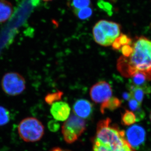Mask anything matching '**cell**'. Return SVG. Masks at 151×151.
Listing matches in <instances>:
<instances>
[{
  "label": "cell",
  "mask_w": 151,
  "mask_h": 151,
  "mask_svg": "<svg viewBox=\"0 0 151 151\" xmlns=\"http://www.w3.org/2000/svg\"><path fill=\"white\" fill-rule=\"evenodd\" d=\"M132 45L133 50L131 55L127 57L121 56L117 60L118 71L127 78L142 73L147 81H151V40L141 36Z\"/></svg>",
  "instance_id": "cell-1"
},
{
  "label": "cell",
  "mask_w": 151,
  "mask_h": 151,
  "mask_svg": "<svg viewBox=\"0 0 151 151\" xmlns=\"http://www.w3.org/2000/svg\"><path fill=\"white\" fill-rule=\"evenodd\" d=\"M93 139L114 150L127 141L125 131L112 124L109 118L100 120L97 123L96 136Z\"/></svg>",
  "instance_id": "cell-2"
},
{
  "label": "cell",
  "mask_w": 151,
  "mask_h": 151,
  "mask_svg": "<svg viewBox=\"0 0 151 151\" xmlns=\"http://www.w3.org/2000/svg\"><path fill=\"white\" fill-rule=\"evenodd\" d=\"M121 34V27L118 23L100 20L93 28V36L96 42L103 46L111 45Z\"/></svg>",
  "instance_id": "cell-3"
},
{
  "label": "cell",
  "mask_w": 151,
  "mask_h": 151,
  "mask_svg": "<svg viewBox=\"0 0 151 151\" xmlns=\"http://www.w3.org/2000/svg\"><path fill=\"white\" fill-rule=\"evenodd\" d=\"M19 135L26 142H35L44 135L42 123L34 117H27L20 122L18 127Z\"/></svg>",
  "instance_id": "cell-4"
},
{
  "label": "cell",
  "mask_w": 151,
  "mask_h": 151,
  "mask_svg": "<svg viewBox=\"0 0 151 151\" xmlns=\"http://www.w3.org/2000/svg\"><path fill=\"white\" fill-rule=\"evenodd\" d=\"M86 128V123L83 119L75 114L68 118L62 127V133L66 143L75 142L83 134Z\"/></svg>",
  "instance_id": "cell-5"
},
{
  "label": "cell",
  "mask_w": 151,
  "mask_h": 151,
  "mask_svg": "<svg viewBox=\"0 0 151 151\" xmlns=\"http://www.w3.org/2000/svg\"><path fill=\"white\" fill-rule=\"evenodd\" d=\"M1 84L3 91L10 96L20 95L26 89L25 79L16 72H9L4 75Z\"/></svg>",
  "instance_id": "cell-6"
},
{
  "label": "cell",
  "mask_w": 151,
  "mask_h": 151,
  "mask_svg": "<svg viewBox=\"0 0 151 151\" xmlns=\"http://www.w3.org/2000/svg\"><path fill=\"white\" fill-rule=\"evenodd\" d=\"M113 91L110 84L105 81H99L91 87L90 94L94 103L102 104L111 98Z\"/></svg>",
  "instance_id": "cell-7"
},
{
  "label": "cell",
  "mask_w": 151,
  "mask_h": 151,
  "mask_svg": "<svg viewBox=\"0 0 151 151\" xmlns=\"http://www.w3.org/2000/svg\"><path fill=\"white\" fill-rule=\"evenodd\" d=\"M145 130L141 126L134 125L129 128L126 132L127 142L134 150L142 145L146 140Z\"/></svg>",
  "instance_id": "cell-8"
},
{
  "label": "cell",
  "mask_w": 151,
  "mask_h": 151,
  "mask_svg": "<svg viewBox=\"0 0 151 151\" xmlns=\"http://www.w3.org/2000/svg\"><path fill=\"white\" fill-rule=\"evenodd\" d=\"M50 111L55 120L64 121L67 120L70 116V108L66 102L58 101L52 104Z\"/></svg>",
  "instance_id": "cell-9"
},
{
  "label": "cell",
  "mask_w": 151,
  "mask_h": 151,
  "mask_svg": "<svg viewBox=\"0 0 151 151\" xmlns=\"http://www.w3.org/2000/svg\"><path fill=\"white\" fill-rule=\"evenodd\" d=\"M73 111L78 117L83 119H88L93 114V105L88 100L79 99L74 103Z\"/></svg>",
  "instance_id": "cell-10"
},
{
  "label": "cell",
  "mask_w": 151,
  "mask_h": 151,
  "mask_svg": "<svg viewBox=\"0 0 151 151\" xmlns=\"http://www.w3.org/2000/svg\"><path fill=\"white\" fill-rule=\"evenodd\" d=\"M129 90L132 98L141 105L145 95L151 92V87H141L130 84L129 86Z\"/></svg>",
  "instance_id": "cell-11"
},
{
  "label": "cell",
  "mask_w": 151,
  "mask_h": 151,
  "mask_svg": "<svg viewBox=\"0 0 151 151\" xmlns=\"http://www.w3.org/2000/svg\"><path fill=\"white\" fill-rule=\"evenodd\" d=\"M13 12V7L6 0H0V23H4L10 18Z\"/></svg>",
  "instance_id": "cell-12"
},
{
  "label": "cell",
  "mask_w": 151,
  "mask_h": 151,
  "mask_svg": "<svg viewBox=\"0 0 151 151\" xmlns=\"http://www.w3.org/2000/svg\"><path fill=\"white\" fill-rule=\"evenodd\" d=\"M129 107L132 111L134 113L137 118V122L141 121L144 118L145 114L144 110L141 108V104L134 99H130L128 101Z\"/></svg>",
  "instance_id": "cell-13"
},
{
  "label": "cell",
  "mask_w": 151,
  "mask_h": 151,
  "mask_svg": "<svg viewBox=\"0 0 151 151\" xmlns=\"http://www.w3.org/2000/svg\"><path fill=\"white\" fill-rule=\"evenodd\" d=\"M121 104L122 102L119 99L116 97H111L101 104L100 111L102 114H104L106 110L113 111L120 107Z\"/></svg>",
  "instance_id": "cell-14"
},
{
  "label": "cell",
  "mask_w": 151,
  "mask_h": 151,
  "mask_svg": "<svg viewBox=\"0 0 151 151\" xmlns=\"http://www.w3.org/2000/svg\"><path fill=\"white\" fill-rule=\"evenodd\" d=\"M130 84L141 87H147L150 86L147 83V78L145 76L141 73H137L130 78Z\"/></svg>",
  "instance_id": "cell-15"
},
{
  "label": "cell",
  "mask_w": 151,
  "mask_h": 151,
  "mask_svg": "<svg viewBox=\"0 0 151 151\" xmlns=\"http://www.w3.org/2000/svg\"><path fill=\"white\" fill-rule=\"evenodd\" d=\"M132 44V40L128 36L124 34H120L119 36L114 40L111 44L113 49L119 50L121 47L126 45Z\"/></svg>",
  "instance_id": "cell-16"
},
{
  "label": "cell",
  "mask_w": 151,
  "mask_h": 151,
  "mask_svg": "<svg viewBox=\"0 0 151 151\" xmlns=\"http://www.w3.org/2000/svg\"><path fill=\"white\" fill-rule=\"evenodd\" d=\"M137 122L135 114L133 111L125 110L121 116V123L123 125L129 126L134 124Z\"/></svg>",
  "instance_id": "cell-17"
},
{
  "label": "cell",
  "mask_w": 151,
  "mask_h": 151,
  "mask_svg": "<svg viewBox=\"0 0 151 151\" xmlns=\"http://www.w3.org/2000/svg\"><path fill=\"white\" fill-rule=\"evenodd\" d=\"M73 12L78 18L84 20L91 17L93 15V10L88 7L78 10H73Z\"/></svg>",
  "instance_id": "cell-18"
},
{
  "label": "cell",
  "mask_w": 151,
  "mask_h": 151,
  "mask_svg": "<svg viewBox=\"0 0 151 151\" xmlns=\"http://www.w3.org/2000/svg\"><path fill=\"white\" fill-rule=\"evenodd\" d=\"M63 95V93L60 91L49 93L46 96L45 98V101L47 104L52 105L55 102L60 101Z\"/></svg>",
  "instance_id": "cell-19"
},
{
  "label": "cell",
  "mask_w": 151,
  "mask_h": 151,
  "mask_svg": "<svg viewBox=\"0 0 151 151\" xmlns=\"http://www.w3.org/2000/svg\"><path fill=\"white\" fill-rule=\"evenodd\" d=\"M91 3V0H71L70 5L73 10H78L88 7Z\"/></svg>",
  "instance_id": "cell-20"
},
{
  "label": "cell",
  "mask_w": 151,
  "mask_h": 151,
  "mask_svg": "<svg viewBox=\"0 0 151 151\" xmlns=\"http://www.w3.org/2000/svg\"><path fill=\"white\" fill-rule=\"evenodd\" d=\"M10 120V114L9 110L0 106V126L7 124Z\"/></svg>",
  "instance_id": "cell-21"
},
{
  "label": "cell",
  "mask_w": 151,
  "mask_h": 151,
  "mask_svg": "<svg viewBox=\"0 0 151 151\" xmlns=\"http://www.w3.org/2000/svg\"><path fill=\"white\" fill-rule=\"evenodd\" d=\"M97 5L101 9L109 15L113 14V6L110 3L104 0H99Z\"/></svg>",
  "instance_id": "cell-22"
},
{
  "label": "cell",
  "mask_w": 151,
  "mask_h": 151,
  "mask_svg": "<svg viewBox=\"0 0 151 151\" xmlns=\"http://www.w3.org/2000/svg\"><path fill=\"white\" fill-rule=\"evenodd\" d=\"M93 151H114L111 147L101 144L96 140L93 139Z\"/></svg>",
  "instance_id": "cell-23"
},
{
  "label": "cell",
  "mask_w": 151,
  "mask_h": 151,
  "mask_svg": "<svg viewBox=\"0 0 151 151\" xmlns=\"http://www.w3.org/2000/svg\"><path fill=\"white\" fill-rule=\"evenodd\" d=\"M121 50V53L123 56L124 57H127L131 55L133 52V46L132 45H126L121 47L120 49Z\"/></svg>",
  "instance_id": "cell-24"
},
{
  "label": "cell",
  "mask_w": 151,
  "mask_h": 151,
  "mask_svg": "<svg viewBox=\"0 0 151 151\" xmlns=\"http://www.w3.org/2000/svg\"><path fill=\"white\" fill-rule=\"evenodd\" d=\"M48 128L49 130L52 132H56L59 129L60 124L55 120H51L48 123Z\"/></svg>",
  "instance_id": "cell-25"
},
{
  "label": "cell",
  "mask_w": 151,
  "mask_h": 151,
  "mask_svg": "<svg viewBox=\"0 0 151 151\" xmlns=\"http://www.w3.org/2000/svg\"><path fill=\"white\" fill-rule=\"evenodd\" d=\"M114 151H135V150L131 147V146L126 141Z\"/></svg>",
  "instance_id": "cell-26"
},
{
  "label": "cell",
  "mask_w": 151,
  "mask_h": 151,
  "mask_svg": "<svg viewBox=\"0 0 151 151\" xmlns=\"http://www.w3.org/2000/svg\"><path fill=\"white\" fill-rule=\"evenodd\" d=\"M122 97L123 98V99L127 100V101H129L132 98L130 92H124L123 94Z\"/></svg>",
  "instance_id": "cell-27"
},
{
  "label": "cell",
  "mask_w": 151,
  "mask_h": 151,
  "mask_svg": "<svg viewBox=\"0 0 151 151\" xmlns=\"http://www.w3.org/2000/svg\"><path fill=\"white\" fill-rule=\"evenodd\" d=\"M50 151H70L69 150H66L64 149L61 148L60 147H55L52 149H51Z\"/></svg>",
  "instance_id": "cell-28"
},
{
  "label": "cell",
  "mask_w": 151,
  "mask_h": 151,
  "mask_svg": "<svg viewBox=\"0 0 151 151\" xmlns=\"http://www.w3.org/2000/svg\"><path fill=\"white\" fill-rule=\"evenodd\" d=\"M44 1H51V0H43Z\"/></svg>",
  "instance_id": "cell-29"
},
{
  "label": "cell",
  "mask_w": 151,
  "mask_h": 151,
  "mask_svg": "<svg viewBox=\"0 0 151 151\" xmlns=\"http://www.w3.org/2000/svg\"><path fill=\"white\" fill-rule=\"evenodd\" d=\"M150 120H151V113H150Z\"/></svg>",
  "instance_id": "cell-30"
}]
</instances>
